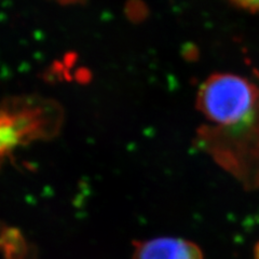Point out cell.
<instances>
[{
  "mask_svg": "<svg viewBox=\"0 0 259 259\" xmlns=\"http://www.w3.org/2000/svg\"><path fill=\"white\" fill-rule=\"evenodd\" d=\"M236 5L252 11H259V0H231Z\"/></svg>",
  "mask_w": 259,
  "mask_h": 259,
  "instance_id": "5",
  "label": "cell"
},
{
  "mask_svg": "<svg viewBox=\"0 0 259 259\" xmlns=\"http://www.w3.org/2000/svg\"><path fill=\"white\" fill-rule=\"evenodd\" d=\"M199 109L220 127H234L252 122L259 111V91L245 78L216 74L202 84Z\"/></svg>",
  "mask_w": 259,
  "mask_h": 259,
  "instance_id": "2",
  "label": "cell"
},
{
  "mask_svg": "<svg viewBox=\"0 0 259 259\" xmlns=\"http://www.w3.org/2000/svg\"><path fill=\"white\" fill-rule=\"evenodd\" d=\"M58 2L62 4H71V3H78L80 0H58Z\"/></svg>",
  "mask_w": 259,
  "mask_h": 259,
  "instance_id": "6",
  "label": "cell"
},
{
  "mask_svg": "<svg viewBox=\"0 0 259 259\" xmlns=\"http://www.w3.org/2000/svg\"><path fill=\"white\" fill-rule=\"evenodd\" d=\"M0 253L5 259H34L30 245L15 227L0 223Z\"/></svg>",
  "mask_w": 259,
  "mask_h": 259,
  "instance_id": "4",
  "label": "cell"
},
{
  "mask_svg": "<svg viewBox=\"0 0 259 259\" xmlns=\"http://www.w3.org/2000/svg\"><path fill=\"white\" fill-rule=\"evenodd\" d=\"M63 111L58 103L37 95L13 96L0 104V166L19 147L52 139Z\"/></svg>",
  "mask_w": 259,
  "mask_h": 259,
  "instance_id": "1",
  "label": "cell"
},
{
  "mask_svg": "<svg viewBox=\"0 0 259 259\" xmlns=\"http://www.w3.org/2000/svg\"><path fill=\"white\" fill-rule=\"evenodd\" d=\"M132 259H204L196 243L180 238H157L136 245Z\"/></svg>",
  "mask_w": 259,
  "mask_h": 259,
  "instance_id": "3",
  "label": "cell"
}]
</instances>
